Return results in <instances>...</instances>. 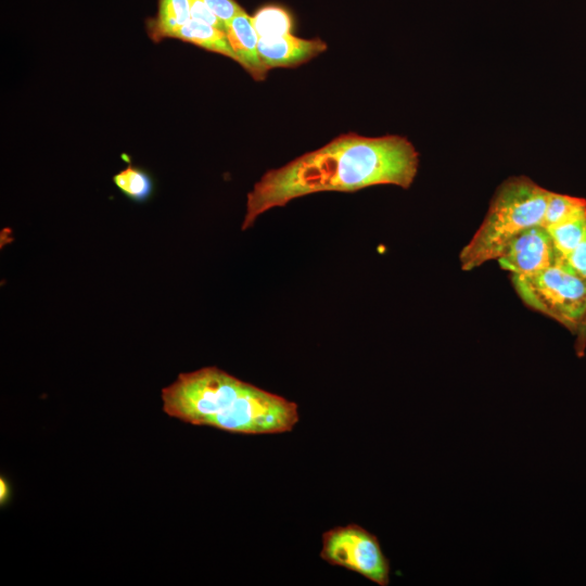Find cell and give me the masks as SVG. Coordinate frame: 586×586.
Segmentation results:
<instances>
[{
    "instance_id": "obj_2",
    "label": "cell",
    "mask_w": 586,
    "mask_h": 586,
    "mask_svg": "<svg viewBox=\"0 0 586 586\" xmlns=\"http://www.w3.org/2000/svg\"><path fill=\"white\" fill-rule=\"evenodd\" d=\"M169 417L240 434L290 432L298 406L214 366L183 372L161 393Z\"/></svg>"
},
{
    "instance_id": "obj_7",
    "label": "cell",
    "mask_w": 586,
    "mask_h": 586,
    "mask_svg": "<svg viewBox=\"0 0 586 586\" xmlns=\"http://www.w3.org/2000/svg\"><path fill=\"white\" fill-rule=\"evenodd\" d=\"M327 48V43L319 38L304 39L292 34L258 40V52L268 71L298 66L321 54Z\"/></svg>"
},
{
    "instance_id": "obj_6",
    "label": "cell",
    "mask_w": 586,
    "mask_h": 586,
    "mask_svg": "<svg viewBox=\"0 0 586 586\" xmlns=\"http://www.w3.org/2000/svg\"><path fill=\"white\" fill-rule=\"evenodd\" d=\"M559 257L547 229L536 225L517 234L497 260L512 276H530L550 267Z\"/></svg>"
},
{
    "instance_id": "obj_11",
    "label": "cell",
    "mask_w": 586,
    "mask_h": 586,
    "mask_svg": "<svg viewBox=\"0 0 586 586\" xmlns=\"http://www.w3.org/2000/svg\"><path fill=\"white\" fill-rule=\"evenodd\" d=\"M584 214H586L585 199L550 191L542 226L547 229Z\"/></svg>"
},
{
    "instance_id": "obj_17",
    "label": "cell",
    "mask_w": 586,
    "mask_h": 586,
    "mask_svg": "<svg viewBox=\"0 0 586 586\" xmlns=\"http://www.w3.org/2000/svg\"><path fill=\"white\" fill-rule=\"evenodd\" d=\"M563 258L576 273L586 279V235L582 242Z\"/></svg>"
},
{
    "instance_id": "obj_13",
    "label": "cell",
    "mask_w": 586,
    "mask_h": 586,
    "mask_svg": "<svg viewBox=\"0 0 586 586\" xmlns=\"http://www.w3.org/2000/svg\"><path fill=\"white\" fill-rule=\"evenodd\" d=\"M557 252L565 257L586 235V214L547 228Z\"/></svg>"
},
{
    "instance_id": "obj_15",
    "label": "cell",
    "mask_w": 586,
    "mask_h": 586,
    "mask_svg": "<svg viewBox=\"0 0 586 586\" xmlns=\"http://www.w3.org/2000/svg\"><path fill=\"white\" fill-rule=\"evenodd\" d=\"M203 2L225 25L244 11L234 0H203Z\"/></svg>"
},
{
    "instance_id": "obj_12",
    "label": "cell",
    "mask_w": 586,
    "mask_h": 586,
    "mask_svg": "<svg viewBox=\"0 0 586 586\" xmlns=\"http://www.w3.org/2000/svg\"><path fill=\"white\" fill-rule=\"evenodd\" d=\"M254 28L259 38H276L291 34L292 17L278 5H266L252 16Z\"/></svg>"
},
{
    "instance_id": "obj_1",
    "label": "cell",
    "mask_w": 586,
    "mask_h": 586,
    "mask_svg": "<svg viewBox=\"0 0 586 586\" xmlns=\"http://www.w3.org/2000/svg\"><path fill=\"white\" fill-rule=\"evenodd\" d=\"M418 166L419 154L405 137L341 135L280 168L266 171L247 193L241 229H250L271 208L317 192H355L378 184L408 189Z\"/></svg>"
},
{
    "instance_id": "obj_5",
    "label": "cell",
    "mask_w": 586,
    "mask_h": 586,
    "mask_svg": "<svg viewBox=\"0 0 586 586\" xmlns=\"http://www.w3.org/2000/svg\"><path fill=\"white\" fill-rule=\"evenodd\" d=\"M320 558L379 586L390 585V560L378 537L358 524L336 526L324 532Z\"/></svg>"
},
{
    "instance_id": "obj_14",
    "label": "cell",
    "mask_w": 586,
    "mask_h": 586,
    "mask_svg": "<svg viewBox=\"0 0 586 586\" xmlns=\"http://www.w3.org/2000/svg\"><path fill=\"white\" fill-rule=\"evenodd\" d=\"M113 181L127 198L137 202L145 201L153 190L149 174L131 165L116 174Z\"/></svg>"
},
{
    "instance_id": "obj_3",
    "label": "cell",
    "mask_w": 586,
    "mask_h": 586,
    "mask_svg": "<svg viewBox=\"0 0 586 586\" xmlns=\"http://www.w3.org/2000/svg\"><path fill=\"white\" fill-rule=\"evenodd\" d=\"M549 192L524 176L505 180L497 188L483 222L459 254L461 269L469 271L497 259L517 234L542 225Z\"/></svg>"
},
{
    "instance_id": "obj_10",
    "label": "cell",
    "mask_w": 586,
    "mask_h": 586,
    "mask_svg": "<svg viewBox=\"0 0 586 586\" xmlns=\"http://www.w3.org/2000/svg\"><path fill=\"white\" fill-rule=\"evenodd\" d=\"M190 20L189 0H158L157 15L146 23L148 34L154 42L173 38Z\"/></svg>"
},
{
    "instance_id": "obj_18",
    "label": "cell",
    "mask_w": 586,
    "mask_h": 586,
    "mask_svg": "<svg viewBox=\"0 0 586 586\" xmlns=\"http://www.w3.org/2000/svg\"><path fill=\"white\" fill-rule=\"evenodd\" d=\"M10 498V486L5 479H0V502L1 506L5 505Z\"/></svg>"
},
{
    "instance_id": "obj_8",
    "label": "cell",
    "mask_w": 586,
    "mask_h": 586,
    "mask_svg": "<svg viewBox=\"0 0 586 586\" xmlns=\"http://www.w3.org/2000/svg\"><path fill=\"white\" fill-rule=\"evenodd\" d=\"M228 41L239 63L256 81H263L269 72L262 62L258 52L259 37L252 17L245 11L235 15L227 25Z\"/></svg>"
},
{
    "instance_id": "obj_16",
    "label": "cell",
    "mask_w": 586,
    "mask_h": 586,
    "mask_svg": "<svg viewBox=\"0 0 586 586\" xmlns=\"http://www.w3.org/2000/svg\"><path fill=\"white\" fill-rule=\"evenodd\" d=\"M192 20L201 21L226 31V25L207 8L203 0H189Z\"/></svg>"
},
{
    "instance_id": "obj_9",
    "label": "cell",
    "mask_w": 586,
    "mask_h": 586,
    "mask_svg": "<svg viewBox=\"0 0 586 586\" xmlns=\"http://www.w3.org/2000/svg\"><path fill=\"white\" fill-rule=\"evenodd\" d=\"M173 38L222 54L237 62V56L228 41L226 31L207 23L191 18L176 30Z\"/></svg>"
},
{
    "instance_id": "obj_4",
    "label": "cell",
    "mask_w": 586,
    "mask_h": 586,
    "mask_svg": "<svg viewBox=\"0 0 586 586\" xmlns=\"http://www.w3.org/2000/svg\"><path fill=\"white\" fill-rule=\"evenodd\" d=\"M520 298L576 335L575 351L586 348V279L559 257L550 267L530 276H512Z\"/></svg>"
}]
</instances>
